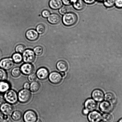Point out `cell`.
Instances as JSON below:
<instances>
[{
	"mask_svg": "<svg viewBox=\"0 0 122 122\" xmlns=\"http://www.w3.org/2000/svg\"><path fill=\"white\" fill-rule=\"evenodd\" d=\"M78 20L76 14L73 12H68L64 15L62 17L63 23L67 26L74 25Z\"/></svg>",
	"mask_w": 122,
	"mask_h": 122,
	"instance_id": "cell-1",
	"label": "cell"
},
{
	"mask_svg": "<svg viewBox=\"0 0 122 122\" xmlns=\"http://www.w3.org/2000/svg\"><path fill=\"white\" fill-rule=\"evenodd\" d=\"M4 97L7 102L12 105L16 104L18 100L17 93L13 90H9L5 92Z\"/></svg>",
	"mask_w": 122,
	"mask_h": 122,
	"instance_id": "cell-2",
	"label": "cell"
},
{
	"mask_svg": "<svg viewBox=\"0 0 122 122\" xmlns=\"http://www.w3.org/2000/svg\"><path fill=\"white\" fill-rule=\"evenodd\" d=\"M18 100L20 102L25 103L30 100L31 97V94L30 91L28 89L21 90L19 91L18 94Z\"/></svg>",
	"mask_w": 122,
	"mask_h": 122,
	"instance_id": "cell-3",
	"label": "cell"
},
{
	"mask_svg": "<svg viewBox=\"0 0 122 122\" xmlns=\"http://www.w3.org/2000/svg\"><path fill=\"white\" fill-rule=\"evenodd\" d=\"M22 58L24 61L26 63H31L35 60V53L32 50L27 49L23 52Z\"/></svg>",
	"mask_w": 122,
	"mask_h": 122,
	"instance_id": "cell-4",
	"label": "cell"
},
{
	"mask_svg": "<svg viewBox=\"0 0 122 122\" xmlns=\"http://www.w3.org/2000/svg\"><path fill=\"white\" fill-rule=\"evenodd\" d=\"M14 65V61L11 58H5L0 61V67L5 70L11 69Z\"/></svg>",
	"mask_w": 122,
	"mask_h": 122,
	"instance_id": "cell-5",
	"label": "cell"
},
{
	"mask_svg": "<svg viewBox=\"0 0 122 122\" xmlns=\"http://www.w3.org/2000/svg\"><path fill=\"white\" fill-rule=\"evenodd\" d=\"M37 118V115L33 110H28L24 114L23 119L24 122H35Z\"/></svg>",
	"mask_w": 122,
	"mask_h": 122,
	"instance_id": "cell-6",
	"label": "cell"
},
{
	"mask_svg": "<svg viewBox=\"0 0 122 122\" xmlns=\"http://www.w3.org/2000/svg\"><path fill=\"white\" fill-rule=\"evenodd\" d=\"M49 81L54 84L60 83L62 80V77L60 73L56 72H53L48 76Z\"/></svg>",
	"mask_w": 122,
	"mask_h": 122,
	"instance_id": "cell-7",
	"label": "cell"
},
{
	"mask_svg": "<svg viewBox=\"0 0 122 122\" xmlns=\"http://www.w3.org/2000/svg\"><path fill=\"white\" fill-rule=\"evenodd\" d=\"M34 68L33 65L30 63H26L23 64L21 66L20 69L22 74L25 75H29L33 73Z\"/></svg>",
	"mask_w": 122,
	"mask_h": 122,
	"instance_id": "cell-8",
	"label": "cell"
},
{
	"mask_svg": "<svg viewBox=\"0 0 122 122\" xmlns=\"http://www.w3.org/2000/svg\"><path fill=\"white\" fill-rule=\"evenodd\" d=\"M0 110L3 114L8 116L12 113L14 108L11 104L5 103L0 106Z\"/></svg>",
	"mask_w": 122,
	"mask_h": 122,
	"instance_id": "cell-9",
	"label": "cell"
},
{
	"mask_svg": "<svg viewBox=\"0 0 122 122\" xmlns=\"http://www.w3.org/2000/svg\"><path fill=\"white\" fill-rule=\"evenodd\" d=\"M102 116L97 111H92L89 114L88 119L90 122H99L101 120Z\"/></svg>",
	"mask_w": 122,
	"mask_h": 122,
	"instance_id": "cell-10",
	"label": "cell"
},
{
	"mask_svg": "<svg viewBox=\"0 0 122 122\" xmlns=\"http://www.w3.org/2000/svg\"><path fill=\"white\" fill-rule=\"evenodd\" d=\"M37 77L40 80H45L48 78L49 75L48 70L45 67H42L39 68L36 72Z\"/></svg>",
	"mask_w": 122,
	"mask_h": 122,
	"instance_id": "cell-11",
	"label": "cell"
},
{
	"mask_svg": "<svg viewBox=\"0 0 122 122\" xmlns=\"http://www.w3.org/2000/svg\"><path fill=\"white\" fill-rule=\"evenodd\" d=\"M85 109L89 111H92L96 109L97 107V103L92 99H87L85 103Z\"/></svg>",
	"mask_w": 122,
	"mask_h": 122,
	"instance_id": "cell-12",
	"label": "cell"
},
{
	"mask_svg": "<svg viewBox=\"0 0 122 122\" xmlns=\"http://www.w3.org/2000/svg\"><path fill=\"white\" fill-rule=\"evenodd\" d=\"M92 96L95 100L98 102L102 101L104 98L103 92L99 89L93 91L92 93Z\"/></svg>",
	"mask_w": 122,
	"mask_h": 122,
	"instance_id": "cell-13",
	"label": "cell"
},
{
	"mask_svg": "<svg viewBox=\"0 0 122 122\" xmlns=\"http://www.w3.org/2000/svg\"><path fill=\"white\" fill-rule=\"evenodd\" d=\"M26 36L28 40L31 41L36 40L39 37V34L35 30H29L26 33Z\"/></svg>",
	"mask_w": 122,
	"mask_h": 122,
	"instance_id": "cell-14",
	"label": "cell"
},
{
	"mask_svg": "<svg viewBox=\"0 0 122 122\" xmlns=\"http://www.w3.org/2000/svg\"><path fill=\"white\" fill-rule=\"evenodd\" d=\"M99 107L101 111L105 113H109L112 109V106L111 104L107 101L101 103Z\"/></svg>",
	"mask_w": 122,
	"mask_h": 122,
	"instance_id": "cell-15",
	"label": "cell"
},
{
	"mask_svg": "<svg viewBox=\"0 0 122 122\" xmlns=\"http://www.w3.org/2000/svg\"><path fill=\"white\" fill-rule=\"evenodd\" d=\"M61 0H50L49 2V5L51 9L57 10L60 9L63 5Z\"/></svg>",
	"mask_w": 122,
	"mask_h": 122,
	"instance_id": "cell-16",
	"label": "cell"
},
{
	"mask_svg": "<svg viewBox=\"0 0 122 122\" xmlns=\"http://www.w3.org/2000/svg\"><path fill=\"white\" fill-rule=\"evenodd\" d=\"M48 22L51 24H57L61 20V17L60 15L56 14H53L50 15L48 19Z\"/></svg>",
	"mask_w": 122,
	"mask_h": 122,
	"instance_id": "cell-17",
	"label": "cell"
},
{
	"mask_svg": "<svg viewBox=\"0 0 122 122\" xmlns=\"http://www.w3.org/2000/svg\"><path fill=\"white\" fill-rule=\"evenodd\" d=\"M56 67L57 69L61 72L66 71L68 68L67 62L62 60L59 61L57 63Z\"/></svg>",
	"mask_w": 122,
	"mask_h": 122,
	"instance_id": "cell-18",
	"label": "cell"
},
{
	"mask_svg": "<svg viewBox=\"0 0 122 122\" xmlns=\"http://www.w3.org/2000/svg\"><path fill=\"white\" fill-rule=\"evenodd\" d=\"M10 85L9 82L4 81L0 82V93H5L10 89Z\"/></svg>",
	"mask_w": 122,
	"mask_h": 122,
	"instance_id": "cell-19",
	"label": "cell"
},
{
	"mask_svg": "<svg viewBox=\"0 0 122 122\" xmlns=\"http://www.w3.org/2000/svg\"><path fill=\"white\" fill-rule=\"evenodd\" d=\"M73 3V7L76 10H81L84 8L85 3L83 0H76Z\"/></svg>",
	"mask_w": 122,
	"mask_h": 122,
	"instance_id": "cell-20",
	"label": "cell"
},
{
	"mask_svg": "<svg viewBox=\"0 0 122 122\" xmlns=\"http://www.w3.org/2000/svg\"><path fill=\"white\" fill-rule=\"evenodd\" d=\"M40 85L39 82L36 81H33L31 83L30 89L31 92L33 93H36L38 92L40 88Z\"/></svg>",
	"mask_w": 122,
	"mask_h": 122,
	"instance_id": "cell-21",
	"label": "cell"
},
{
	"mask_svg": "<svg viewBox=\"0 0 122 122\" xmlns=\"http://www.w3.org/2000/svg\"><path fill=\"white\" fill-rule=\"evenodd\" d=\"M11 118L15 121H19L21 119L22 117V112L19 111H15L11 115Z\"/></svg>",
	"mask_w": 122,
	"mask_h": 122,
	"instance_id": "cell-22",
	"label": "cell"
},
{
	"mask_svg": "<svg viewBox=\"0 0 122 122\" xmlns=\"http://www.w3.org/2000/svg\"><path fill=\"white\" fill-rule=\"evenodd\" d=\"M105 99L106 101L111 103H113L115 102L116 98L114 95L111 93H107L105 96Z\"/></svg>",
	"mask_w": 122,
	"mask_h": 122,
	"instance_id": "cell-23",
	"label": "cell"
},
{
	"mask_svg": "<svg viewBox=\"0 0 122 122\" xmlns=\"http://www.w3.org/2000/svg\"><path fill=\"white\" fill-rule=\"evenodd\" d=\"M12 59L14 62L17 64H19L22 62L23 58L20 53H16L13 54Z\"/></svg>",
	"mask_w": 122,
	"mask_h": 122,
	"instance_id": "cell-24",
	"label": "cell"
},
{
	"mask_svg": "<svg viewBox=\"0 0 122 122\" xmlns=\"http://www.w3.org/2000/svg\"><path fill=\"white\" fill-rule=\"evenodd\" d=\"M21 72L20 69L18 67H15L13 68L11 72V75L13 77H18L20 76Z\"/></svg>",
	"mask_w": 122,
	"mask_h": 122,
	"instance_id": "cell-25",
	"label": "cell"
},
{
	"mask_svg": "<svg viewBox=\"0 0 122 122\" xmlns=\"http://www.w3.org/2000/svg\"><path fill=\"white\" fill-rule=\"evenodd\" d=\"M7 77V73L5 70L0 68V82L6 80Z\"/></svg>",
	"mask_w": 122,
	"mask_h": 122,
	"instance_id": "cell-26",
	"label": "cell"
},
{
	"mask_svg": "<svg viewBox=\"0 0 122 122\" xmlns=\"http://www.w3.org/2000/svg\"><path fill=\"white\" fill-rule=\"evenodd\" d=\"M116 0H105L103 2L105 6L107 8H111L115 4Z\"/></svg>",
	"mask_w": 122,
	"mask_h": 122,
	"instance_id": "cell-27",
	"label": "cell"
},
{
	"mask_svg": "<svg viewBox=\"0 0 122 122\" xmlns=\"http://www.w3.org/2000/svg\"><path fill=\"white\" fill-rule=\"evenodd\" d=\"M34 51L36 55L40 56L43 53V48L40 46H37L34 48Z\"/></svg>",
	"mask_w": 122,
	"mask_h": 122,
	"instance_id": "cell-28",
	"label": "cell"
},
{
	"mask_svg": "<svg viewBox=\"0 0 122 122\" xmlns=\"http://www.w3.org/2000/svg\"><path fill=\"white\" fill-rule=\"evenodd\" d=\"M102 118L104 121L106 122H112L113 119L112 116L108 113L104 114L103 115Z\"/></svg>",
	"mask_w": 122,
	"mask_h": 122,
	"instance_id": "cell-29",
	"label": "cell"
},
{
	"mask_svg": "<svg viewBox=\"0 0 122 122\" xmlns=\"http://www.w3.org/2000/svg\"><path fill=\"white\" fill-rule=\"evenodd\" d=\"M46 30V27L43 24H39L37 26L36 28V31L39 34H43L45 31Z\"/></svg>",
	"mask_w": 122,
	"mask_h": 122,
	"instance_id": "cell-30",
	"label": "cell"
},
{
	"mask_svg": "<svg viewBox=\"0 0 122 122\" xmlns=\"http://www.w3.org/2000/svg\"><path fill=\"white\" fill-rule=\"evenodd\" d=\"M25 48L24 46L20 44L18 45L15 48V51L16 52L22 54L25 50Z\"/></svg>",
	"mask_w": 122,
	"mask_h": 122,
	"instance_id": "cell-31",
	"label": "cell"
},
{
	"mask_svg": "<svg viewBox=\"0 0 122 122\" xmlns=\"http://www.w3.org/2000/svg\"><path fill=\"white\" fill-rule=\"evenodd\" d=\"M69 9L66 6H63L60 8L59 10L60 14L61 15H64L69 12Z\"/></svg>",
	"mask_w": 122,
	"mask_h": 122,
	"instance_id": "cell-32",
	"label": "cell"
},
{
	"mask_svg": "<svg viewBox=\"0 0 122 122\" xmlns=\"http://www.w3.org/2000/svg\"><path fill=\"white\" fill-rule=\"evenodd\" d=\"M36 79V75L34 73H32L29 75L28 77V79L30 82H32L35 81Z\"/></svg>",
	"mask_w": 122,
	"mask_h": 122,
	"instance_id": "cell-33",
	"label": "cell"
},
{
	"mask_svg": "<svg viewBox=\"0 0 122 122\" xmlns=\"http://www.w3.org/2000/svg\"><path fill=\"white\" fill-rule=\"evenodd\" d=\"M42 16L44 18H48L50 15V13L49 10H43L42 13Z\"/></svg>",
	"mask_w": 122,
	"mask_h": 122,
	"instance_id": "cell-34",
	"label": "cell"
},
{
	"mask_svg": "<svg viewBox=\"0 0 122 122\" xmlns=\"http://www.w3.org/2000/svg\"><path fill=\"white\" fill-rule=\"evenodd\" d=\"M115 5L117 8H122V0H116Z\"/></svg>",
	"mask_w": 122,
	"mask_h": 122,
	"instance_id": "cell-35",
	"label": "cell"
},
{
	"mask_svg": "<svg viewBox=\"0 0 122 122\" xmlns=\"http://www.w3.org/2000/svg\"><path fill=\"white\" fill-rule=\"evenodd\" d=\"M63 3L65 5H70L72 3V0H61Z\"/></svg>",
	"mask_w": 122,
	"mask_h": 122,
	"instance_id": "cell-36",
	"label": "cell"
},
{
	"mask_svg": "<svg viewBox=\"0 0 122 122\" xmlns=\"http://www.w3.org/2000/svg\"><path fill=\"white\" fill-rule=\"evenodd\" d=\"M97 0H83L84 3L88 4H93Z\"/></svg>",
	"mask_w": 122,
	"mask_h": 122,
	"instance_id": "cell-37",
	"label": "cell"
},
{
	"mask_svg": "<svg viewBox=\"0 0 122 122\" xmlns=\"http://www.w3.org/2000/svg\"><path fill=\"white\" fill-rule=\"evenodd\" d=\"M30 84L28 82H25L23 85L24 88L25 89H29L30 88Z\"/></svg>",
	"mask_w": 122,
	"mask_h": 122,
	"instance_id": "cell-38",
	"label": "cell"
},
{
	"mask_svg": "<svg viewBox=\"0 0 122 122\" xmlns=\"http://www.w3.org/2000/svg\"><path fill=\"white\" fill-rule=\"evenodd\" d=\"M5 102V99L3 96L0 95V106L4 103Z\"/></svg>",
	"mask_w": 122,
	"mask_h": 122,
	"instance_id": "cell-39",
	"label": "cell"
},
{
	"mask_svg": "<svg viewBox=\"0 0 122 122\" xmlns=\"http://www.w3.org/2000/svg\"><path fill=\"white\" fill-rule=\"evenodd\" d=\"M4 116L3 114L0 111V122L4 120Z\"/></svg>",
	"mask_w": 122,
	"mask_h": 122,
	"instance_id": "cell-40",
	"label": "cell"
},
{
	"mask_svg": "<svg viewBox=\"0 0 122 122\" xmlns=\"http://www.w3.org/2000/svg\"><path fill=\"white\" fill-rule=\"evenodd\" d=\"M89 112V111H87L86 109H84L83 110V113L85 115L88 114Z\"/></svg>",
	"mask_w": 122,
	"mask_h": 122,
	"instance_id": "cell-41",
	"label": "cell"
},
{
	"mask_svg": "<svg viewBox=\"0 0 122 122\" xmlns=\"http://www.w3.org/2000/svg\"><path fill=\"white\" fill-rule=\"evenodd\" d=\"M60 74L62 77H64L66 75V73H65L64 72H61L60 73Z\"/></svg>",
	"mask_w": 122,
	"mask_h": 122,
	"instance_id": "cell-42",
	"label": "cell"
},
{
	"mask_svg": "<svg viewBox=\"0 0 122 122\" xmlns=\"http://www.w3.org/2000/svg\"><path fill=\"white\" fill-rule=\"evenodd\" d=\"M35 122H43L40 119L37 120Z\"/></svg>",
	"mask_w": 122,
	"mask_h": 122,
	"instance_id": "cell-43",
	"label": "cell"
},
{
	"mask_svg": "<svg viewBox=\"0 0 122 122\" xmlns=\"http://www.w3.org/2000/svg\"><path fill=\"white\" fill-rule=\"evenodd\" d=\"M99 2H103L105 0H97Z\"/></svg>",
	"mask_w": 122,
	"mask_h": 122,
	"instance_id": "cell-44",
	"label": "cell"
},
{
	"mask_svg": "<svg viewBox=\"0 0 122 122\" xmlns=\"http://www.w3.org/2000/svg\"><path fill=\"white\" fill-rule=\"evenodd\" d=\"M0 122H9L8 121H7L6 120H3L2 121Z\"/></svg>",
	"mask_w": 122,
	"mask_h": 122,
	"instance_id": "cell-45",
	"label": "cell"
},
{
	"mask_svg": "<svg viewBox=\"0 0 122 122\" xmlns=\"http://www.w3.org/2000/svg\"><path fill=\"white\" fill-rule=\"evenodd\" d=\"M118 122H122V118Z\"/></svg>",
	"mask_w": 122,
	"mask_h": 122,
	"instance_id": "cell-46",
	"label": "cell"
},
{
	"mask_svg": "<svg viewBox=\"0 0 122 122\" xmlns=\"http://www.w3.org/2000/svg\"><path fill=\"white\" fill-rule=\"evenodd\" d=\"M105 122V121H100V122Z\"/></svg>",
	"mask_w": 122,
	"mask_h": 122,
	"instance_id": "cell-47",
	"label": "cell"
}]
</instances>
